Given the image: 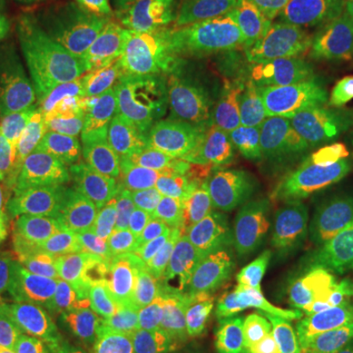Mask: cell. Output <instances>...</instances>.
I'll return each instance as SVG.
<instances>
[{"instance_id": "cell-16", "label": "cell", "mask_w": 353, "mask_h": 353, "mask_svg": "<svg viewBox=\"0 0 353 353\" xmlns=\"http://www.w3.org/2000/svg\"><path fill=\"white\" fill-rule=\"evenodd\" d=\"M139 192H169L163 153L108 173L85 194L77 196L75 216L90 230L99 226L114 206Z\"/></svg>"}, {"instance_id": "cell-1", "label": "cell", "mask_w": 353, "mask_h": 353, "mask_svg": "<svg viewBox=\"0 0 353 353\" xmlns=\"http://www.w3.org/2000/svg\"><path fill=\"white\" fill-rule=\"evenodd\" d=\"M34 67L75 196L120 167L161 155L176 141L169 120L108 83L65 30L39 34Z\"/></svg>"}, {"instance_id": "cell-25", "label": "cell", "mask_w": 353, "mask_h": 353, "mask_svg": "<svg viewBox=\"0 0 353 353\" xmlns=\"http://www.w3.org/2000/svg\"><path fill=\"white\" fill-rule=\"evenodd\" d=\"M20 59V46L8 30L0 28V83L10 77Z\"/></svg>"}, {"instance_id": "cell-8", "label": "cell", "mask_w": 353, "mask_h": 353, "mask_svg": "<svg viewBox=\"0 0 353 353\" xmlns=\"http://www.w3.org/2000/svg\"><path fill=\"white\" fill-rule=\"evenodd\" d=\"M216 261L161 271L171 326L192 343L218 353L240 352V314L216 283Z\"/></svg>"}, {"instance_id": "cell-30", "label": "cell", "mask_w": 353, "mask_h": 353, "mask_svg": "<svg viewBox=\"0 0 353 353\" xmlns=\"http://www.w3.org/2000/svg\"><path fill=\"white\" fill-rule=\"evenodd\" d=\"M347 55H353V34H352V39H350V51H347Z\"/></svg>"}, {"instance_id": "cell-11", "label": "cell", "mask_w": 353, "mask_h": 353, "mask_svg": "<svg viewBox=\"0 0 353 353\" xmlns=\"http://www.w3.org/2000/svg\"><path fill=\"white\" fill-rule=\"evenodd\" d=\"M73 296L99 306L132 332L157 326L165 310L163 292L155 275L102 261L90 265Z\"/></svg>"}, {"instance_id": "cell-29", "label": "cell", "mask_w": 353, "mask_h": 353, "mask_svg": "<svg viewBox=\"0 0 353 353\" xmlns=\"http://www.w3.org/2000/svg\"><path fill=\"white\" fill-rule=\"evenodd\" d=\"M43 4H69V2H79V0H38Z\"/></svg>"}, {"instance_id": "cell-4", "label": "cell", "mask_w": 353, "mask_h": 353, "mask_svg": "<svg viewBox=\"0 0 353 353\" xmlns=\"http://www.w3.org/2000/svg\"><path fill=\"white\" fill-rule=\"evenodd\" d=\"M341 55L310 63H265L253 81L241 126L252 148L336 153L353 141V108L340 81Z\"/></svg>"}, {"instance_id": "cell-13", "label": "cell", "mask_w": 353, "mask_h": 353, "mask_svg": "<svg viewBox=\"0 0 353 353\" xmlns=\"http://www.w3.org/2000/svg\"><path fill=\"white\" fill-rule=\"evenodd\" d=\"M36 353H141L138 338L118 318L73 296L51 316Z\"/></svg>"}, {"instance_id": "cell-20", "label": "cell", "mask_w": 353, "mask_h": 353, "mask_svg": "<svg viewBox=\"0 0 353 353\" xmlns=\"http://www.w3.org/2000/svg\"><path fill=\"white\" fill-rule=\"evenodd\" d=\"M0 353H36L32 340V294L0 261Z\"/></svg>"}, {"instance_id": "cell-3", "label": "cell", "mask_w": 353, "mask_h": 353, "mask_svg": "<svg viewBox=\"0 0 353 353\" xmlns=\"http://www.w3.org/2000/svg\"><path fill=\"white\" fill-rule=\"evenodd\" d=\"M218 39L175 24L148 2H132L90 18L77 46L108 83L163 116Z\"/></svg>"}, {"instance_id": "cell-17", "label": "cell", "mask_w": 353, "mask_h": 353, "mask_svg": "<svg viewBox=\"0 0 353 353\" xmlns=\"http://www.w3.org/2000/svg\"><path fill=\"white\" fill-rule=\"evenodd\" d=\"M73 216V210H67L50 220L26 224L2 234L0 261L30 294H34L39 275Z\"/></svg>"}, {"instance_id": "cell-5", "label": "cell", "mask_w": 353, "mask_h": 353, "mask_svg": "<svg viewBox=\"0 0 353 353\" xmlns=\"http://www.w3.org/2000/svg\"><path fill=\"white\" fill-rule=\"evenodd\" d=\"M73 187L32 102L0 99V234L71 210Z\"/></svg>"}, {"instance_id": "cell-7", "label": "cell", "mask_w": 353, "mask_h": 353, "mask_svg": "<svg viewBox=\"0 0 353 353\" xmlns=\"http://www.w3.org/2000/svg\"><path fill=\"white\" fill-rule=\"evenodd\" d=\"M257 69L259 59L226 39H218L163 114L176 141L204 136L240 116Z\"/></svg>"}, {"instance_id": "cell-27", "label": "cell", "mask_w": 353, "mask_h": 353, "mask_svg": "<svg viewBox=\"0 0 353 353\" xmlns=\"http://www.w3.org/2000/svg\"><path fill=\"white\" fill-rule=\"evenodd\" d=\"M340 81L341 90L345 94L347 102L352 104L353 108V55H341L340 59Z\"/></svg>"}, {"instance_id": "cell-10", "label": "cell", "mask_w": 353, "mask_h": 353, "mask_svg": "<svg viewBox=\"0 0 353 353\" xmlns=\"http://www.w3.org/2000/svg\"><path fill=\"white\" fill-rule=\"evenodd\" d=\"M214 273L240 316L259 314L296 290L294 271L234 226L218 248Z\"/></svg>"}, {"instance_id": "cell-26", "label": "cell", "mask_w": 353, "mask_h": 353, "mask_svg": "<svg viewBox=\"0 0 353 353\" xmlns=\"http://www.w3.org/2000/svg\"><path fill=\"white\" fill-rule=\"evenodd\" d=\"M269 2L271 0H226L228 12L234 18V28L252 22L253 18L263 12Z\"/></svg>"}, {"instance_id": "cell-28", "label": "cell", "mask_w": 353, "mask_h": 353, "mask_svg": "<svg viewBox=\"0 0 353 353\" xmlns=\"http://www.w3.org/2000/svg\"><path fill=\"white\" fill-rule=\"evenodd\" d=\"M320 353H353V347H330V350H322Z\"/></svg>"}, {"instance_id": "cell-22", "label": "cell", "mask_w": 353, "mask_h": 353, "mask_svg": "<svg viewBox=\"0 0 353 353\" xmlns=\"http://www.w3.org/2000/svg\"><path fill=\"white\" fill-rule=\"evenodd\" d=\"M165 18L201 34L220 36L226 30V18L218 0H150Z\"/></svg>"}, {"instance_id": "cell-9", "label": "cell", "mask_w": 353, "mask_h": 353, "mask_svg": "<svg viewBox=\"0 0 353 353\" xmlns=\"http://www.w3.org/2000/svg\"><path fill=\"white\" fill-rule=\"evenodd\" d=\"M169 243L161 271L214 263L218 248L234 226V196L226 176L192 192H167Z\"/></svg>"}, {"instance_id": "cell-23", "label": "cell", "mask_w": 353, "mask_h": 353, "mask_svg": "<svg viewBox=\"0 0 353 353\" xmlns=\"http://www.w3.org/2000/svg\"><path fill=\"white\" fill-rule=\"evenodd\" d=\"M341 238L353 240V141L334 153Z\"/></svg>"}, {"instance_id": "cell-12", "label": "cell", "mask_w": 353, "mask_h": 353, "mask_svg": "<svg viewBox=\"0 0 353 353\" xmlns=\"http://www.w3.org/2000/svg\"><path fill=\"white\" fill-rule=\"evenodd\" d=\"M250 148L240 116L204 136L176 141L163 153L167 189L169 192L204 189L226 176Z\"/></svg>"}, {"instance_id": "cell-24", "label": "cell", "mask_w": 353, "mask_h": 353, "mask_svg": "<svg viewBox=\"0 0 353 353\" xmlns=\"http://www.w3.org/2000/svg\"><path fill=\"white\" fill-rule=\"evenodd\" d=\"M138 343L141 353H218L192 343L165 322L139 332Z\"/></svg>"}, {"instance_id": "cell-21", "label": "cell", "mask_w": 353, "mask_h": 353, "mask_svg": "<svg viewBox=\"0 0 353 353\" xmlns=\"http://www.w3.org/2000/svg\"><path fill=\"white\" fill-rule=\"evenodd\" d=\"M316 341L294 338L269 328L257 316H240V352L238 353H320Z\"/></svg>"}, {"instance_id": "cell-19", "label": "cell", "mask_w": 353, "mask_h": 353, "mask_svg": "<svg viewBox=\"0 0 353 353\" xmlns=\"http://www.w3.org/2000/svg\"><path fill=\"white\" fill-rule=\"evenodd\" d=\"M169 243V228L141 232H114L90 238L94 263H112L139 273L155 275L163 267Z\"/></svg>"}, {"instance_id": "cell-2", "label": "cell", "mask_w": 353, "mask_h": 353, "mask_svg": "<svg viewBox=\"0 0 353 353\" xmlns=\"http://www.w3.org/2000/svg\"><path fill=\"white\" fill-rule=\"evenodd\" d=\"M234 228L294 271L338 214L334 153L250 148L228 173Z\"/></svg>"}, {"instance_id": "cell-18", "label": "cell", "mask_w": 353, "mask_h": 353, "mask_svg": "<svg viewBox=\"0 0 353 353\" xmlns=\"http://www.w3.org/2000/svg\"><path fill=\"white\" fill-rule=\"evenodd\" d=\"M253 316H257L269 328L294 338L316 341L324 350L340 340L353 318L306 296L301 290H294L285 301Z\"/></svg>"}, {"instance_id": "cell-6", "label": "cell", "mask_w": 353, "mask_h": 353, "mask_svg": "<svg viewBox=\"0 0 353 353\" xmlns=\"http://www.w3.org/2000/svg\"><path fill=\"white\" fill-rule=\"evenodd\" d=\"M240 48L265 63H310L336 55L353 34L352 0H271L236 28Z\"/></svg>"}, {"instance_id": "cell-14", "label": "cell", "mask_w": 353, "mask_h": 353, "mask_svg": "<svg viewBox=\"0 0 353 353\" xmlns=\"http://www.w3.org/2000/svg\"><path fill=\"white\" fill-rule=\"evenodd\" d=\"M92 263L94 259L87 228L73 216L43 267L32 294V340L36 350L48 320L73 299Z\"/></svg>"}, {"instance_id": "cell-15", "label": "cell", "mask_w": 353, "mask_h": 353, "mask_svg": "<svg viewBox=\"0 0 353 353\" xmlns=\"http://www.w3.org/2000/svg\"><path fill=\"white\" fill-rule=\"evenodd\" d=\"M296 290L353 316V240L322 238L301 255L294 267Z\"/></svg>"}]
</instances>
